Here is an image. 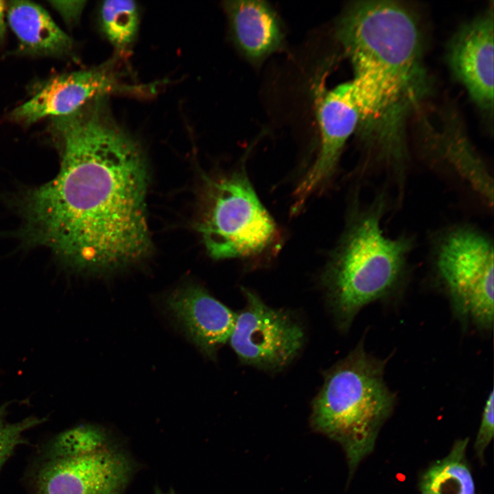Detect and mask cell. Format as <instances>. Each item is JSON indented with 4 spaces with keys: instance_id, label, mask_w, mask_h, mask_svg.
I'll list each match as a JSON object with an SVG mask.
<instances>
[{
    "instance_id": "obj_12",
    "label": "cell",
    "mask_w": 494,
    "mask_h": 494,
    "mask_svg": "<svg viewBox=\"0 0 494 494\" xmlns=\"http://www.w3.org/2000/svg\"><path fill=\"white\" fill-rule=\"evenodd\" d=\"M165 306L192 342L207 356L214 358L233 330L237 313L196 285L172 292Z\"/></svg>"
},
{
    "instance_id": "obj_23",
    "label": "cell",
    "mask_w": 494,
    "mask_h": 494,
    "mask_svg": "<svg viewBox=\"0 0 494 494\" xmlns=\"http://www.w3.org/2000/svg\"><path fill=\"white\" fill-rule=\"evenodd\" d=\"M6 5L3 1H0V38H3L5 34V10Z\"/></svg>"
},
{
    "instance_id": "obj_16",
    "label": "cell",
    "mask_w": 494,
    "mask_h": 494,
    "mask_svg": "<svg viewBox=\"0 0 494 494\" xmlns=\"http://www.w3.org/2000/svg\"><path fill=\"white\" fill-rule=\"evenodd\" d=\"M468 443V438L457 440L445 457L425 471L419 482L421 493L476 494L466 460Z\"/></svg>"
},
{
    "instance_id": "obj_24",
    "label": "cell",
    "mask_w": 494,
    "mask_h": 494,
    "mask_svg": "<svg viewBox=\"0 0 494 494\" xmlns=\"http://www.w3.org/2000/svg\"><path fill=\"white\" fill-rule=\"evenodd\" d=\"M154 494H177L172 489L168 491L164 492L160 488H156L154 489Z\"/></svg>"
},
{
    "instance_id": "obj_10",
    "label": "cell",
    "mask_w": 494,
    "mask_h": 494,
    "mask_svg": "<svg viewBox=\"0 0 494 494\" xmlns=\"http://www.w3.org/2000/svg\"><path fill=\"white\" fill-rule=\"evenodd\" d=\"M493 12L492 4L462 25L447 50L451 73L488 119L493 113Z\"/></svg>"
},
{
    "instance_id": "obj_5",
    "label": "cell",
    "mask_w": 494,
    "mask_h": 494,
    "mask_svg": "<svg viewBox=\"0 0 494 494\" xmlns=\"http://www.w3.org/2000/svg\"><path fill=\"white\" fill-rule=\"evenodd\" d=\"M198 228L209 254L216 259L258 255L272 244L277 232L241 172L211 182Z\"/></svg>"
},
{
    "instance_id": "obj_15",
    "label": "cell",
    "mask_w": 494,
    "mask_h": 494,
    "mask_svg": "<svg viewBox=\"0 0 494 494\" xmlns=\"http://www.w3.org/2000/svg\"><path fill=\"white\" fill-rule=\"evenodd\" d=\"M8 20L21 48L32 54L62 55L71 50L72 40L40 5L14 1L7 7Z\"/></svg>"
},
{
    "instance_id": "obj_25",
    "label": "cell",
    "mask_w": 494,
    "mask_h": 494,
    "mask_svg": "<svg viewBox=\"0 0 494 494\" xmlns=\"http://www.w3.org/2000/svg\"><path fill=\"white\" fill-rule=\"evenodd\" d=\"M421 494H429V493H421Z\"/></svg>"
},
{
    "instance_id": "obj_21",
    "label": "cell",
    "mask_w": 494,
    "mask_h": 494,
    "mask_svg": "<svg viewBox=\"0 0 494 494\" xmlns=\"http://www.w3.org/2000/svg\"><path fill=\"white\" fill-rule=\"evenodd\" d=\"M494 395L492 390L489 395L482 412V419L474 443L477 456L483 460L484 453L493 436Z\"/></svg>"
},
{
    "instance_id": "obj_2",
    "label": "cell",
    "mask_w": 494,
    "mask_h": 494,
    "mask_svg": "<svg viewBox=\"0 0 494 494\" xmlns=\"http://www.w3.org/2000/svg\"><path fill=\"white\" fill-rule=\"evenodd\" d=\"M336 36L355 76L414 106L428 93L421 27L407 6L394 1L351 3L338 20Z\"/></svg>"
},
{
    "instance_id": "obj_1",
    "label": "cell",
    "mask_w": 494,
    "mask_h": 494,
    "mask_svg": "<svg viewBox=\"0 0 494 494\" xmlns=\"http://www.w3.org/2000/svg\"><path fill=\"white\" fill-rule=\"evenodd\" d=\"M53 130L60 169L23 198L27 239L80 270H109L145 257L151 245L148 175L139 145L99 102L54 117Z\"/></svg>"
},
{
    "instance_id": "obj_8",
    "label": "cell",
    "mask_w": 494,
    "mask_h": 494,
    "mask_svg": "<svg viewBox=\"0 0 494 494\" xmlns=\"http://www.w3.org/2000/svg\"><path fill=\"white\" fill-rule=\"evenodd\" d=\"M316 115L320 150L295 191L293 212L301 209L309 196L331 178L346 141L360 124V107L351 81L318 93Z\"/></svg>"
},
{
    "instance_id": "obj_9",
    "label": "cell",
    "mask_w": 494,
    "mask_h": 494,
    "mask_svg": "<svg viewBox=\"0 0 494 494\" xmlns=\"http://www.w3.org/2000/svg\"><path fill=\"white\" fill-rule=\"evenodd\" d=\"M433 263L456 309L464 315L467 297L482 279L493 274V242L471 225H456L434 244Z\"/></svg>"
},
{
    "instance_id": "obj_7",
    "label": "cell",
    "mask_w": 494,
    "mask_h": 494,
    "mask_svg": "<svg viewBox=\"0 0 494 494\" xmlns=\"http://www.w3.org/2000/svg\"><path fill=\"white\" fill-rule=\"evenodd\" d=\"M137 469L132 457L113 443L99 451L51 457L38 469L37 494H124Z\"/></svg>"
},
{
    "instance_id": "obj_13",
    "label": "cell",
    "mask_w": 494,
    "mask_h": 494,
    "mask_svg": "<svg viewBox=\"0 0 494 494\" xmlns=\"http://www.w3.org/2000/svg\"><path fill=\"white\" fill-rule=\"evenodd\" d=\"M440 121L439 127H433L425 121V124L421 126L424 150L430 156L448 165L491 208L492 177L473 148L459 116L455 111L447 110Z\"/></svg>"
},
{
    "instance_id": "obj_3",
    "label": "cell",
    "mask_w": 494,
    "mask_h": 494,
    "mask_svg": "<svg viewBox=\"0 0 494 494\" xmlns=\"http://www.w3.org/2000/svg\"><path fill=\"white\" fill-rule=\"evenodd\" d=\"M388 200L383 191L355 208L325 270L327 303L342 330L364 306L393 291L405 275L414 240L385 234Z\"/></svg>"
},
{
    "instance_id": "obj_6",
    "label": "cell",
    "mask_w": 494,
    "mask_h": 494,
    "mask_svg": "<svg viewBox=\"0 0 494 494\" xmlns=\"http://www.w3.org/2000/svg\"><path fill=\"white\" fill-rule=\"evenodd\" d=\"M244 308L237 314L229 342L242 363L266 370H280L301 351V325L291 315L268 306L256 294L242 288Z\"/></svg>"
},
{
    "instance_id": "obj_20",
    "label": "cell",
    "mask_w": 494,
    "mask_h": 494,
    "mask_svg": "<svg viewBox=\"0 0 494 494\" xmlns=\"http://www.w3.org/2000/svg\"><path fill=\"white\" fill-rule=\"evenodd\" d=\"M4 414L5 406H2L0 408V469L16 447L27 443L22 437L23 433L45 421V419L30 416L19 422L9 423Z\"/></svg>"
},
{
    "instance_id": "obj_19",
    "label": "cell",
    "mask_w": 494,
    "mask_h": 494,
    "mask_svg": "<svg viewBox=\"0 0 494 494\" xmlns=\"http://www.w3.org/2000/svg\"><path fill=\"white\" fill-rule=\"evenodd\" d=\"M493 275L486 277L469 292L465 302L464 315L483 329H490L493 323Z\"/></svg>"
},
{
    "instance_id": "obj_11",
    "label": "cell",
    "mask_w": 494,
    "mask_h": 494,
    "mask_svg": "<svg viewBox=\"0 0 494 494\" xmlns=\"http://www.w3.org/2000/svg\"><path fill=\"white\" fill-rule=\"evenodd\" d=\"M122 88L109 67L63 74L49 80L27 102L17 107L12 117L26 124L51 116L71 115L88 102Z\"/></svg>"
},
{
    "instance_id": "obj_18",
    "label": "cell",
    "mask_w": 494,
    "mask_h": 494,
    "mask_svg": "<svg viewBox=\"0 0 494 494\" xmlns=\"http://www.w3.org/2000/svg\"><path fill=\"white\" fill-rule=\"evenodd\" d=\"M113 443L104 428L93 425H80L64 432L56 438L52 445L51 457L92 454Z\"/></svg>"
},
{
    "instance_id": "obj_14",
    "label": "cell",
    "mask_w": 494,
    "mask_h": 494,
    "mask_svg": "<svg viewBox=\"0 0 494 494\" xmlns=\"http://www.w3.org/2000/svg\"><path fill=\"white\" fill-rule=\"evenodd\" d=\"M232 38L249 60L261 61L281 49L284 35L274 10L264 1L224 3Z\"/></svg>"
},
{
    "instance_id": "obj_22",
    "label": "cell",
    "mask_w": 494,
    "mask_h": 494,
    "mask_svg": "<svg viewBox=\"0 0 494 494\" xmlns=\"http://www.w3.org/2000/svg\"><path fill=\"white\" fill-rule=\"evenodd\" d=\"M51 3L67 22L73 23L80 17L85 2L82 1H54Z\"/></svg>"
},
{
    "instance_id": "obj_17",
    "label": "cell",
    "mask_w": 494,
    "mask_h": 494,
    "mask_svg": "<svg viewBox=\"0 0 494 494\" xmlns=\"http://www.w3.org/2000/svg\"><path fill=\"white\" fill-rule=\"evenodd\" d=\"M100 21L110 43L117 49L125 50L133 42L137 33V6L133 1H104L100 8Z\"/></svg>"
},
{
    "instance_id": "obj_4",
    "label": "cell",
    "mask_w": 494,
    "mask_h": 494,
    "mask_svg": "<svg viewBox=\"0 0 494 494\" xmlns=\"http://www.w3.org/2000/svg\"><path fill=\"white\" fill-rule=\"evenodd\" d=\"M385 364L366 353L361 341L325 373L312 402L311 427L341 445L349 477L374 449L395 405V395L384 381Z\"/></svg>"
}]
</instances>
